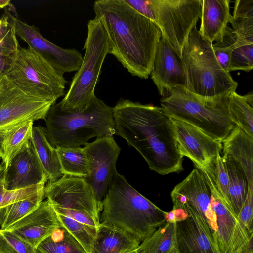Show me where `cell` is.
Returning a JSON list of instances; mask_svg holds the SVG:
<instances>
[{"instance_id":"cell-38","label":"cell","mask_w":253,"mask_h":253,"mask_svg":"<svg viewBox=\"0 0 253 253\" xmlns=\"http://www.w3.org/2000/svg\"><path fill=\"white\" fill-rule=\"evenodd\" d=\"M215 183L224 202L231 209L228 192L229 177L226 164L221 151L217 153L215 161Z\"/></svg>"},{"instance_id":"cell-16","label":"cell","mask_w":253,"mask_h":253,"mask_svg":"<svg viewBox=\"0 0 253 253\" xmlns=\"http://www.w3.org/2000/svg\"><path fill=\"white\" fill-rule=\"evenodd\" d=\"M150 75L163 97L168 96L174 88L185 87L186 76L181 58L162 35Z\"/></svg>"},{"instance_id":"cell-9","label":"cell","mask_w":253,"mask_h":253,"mask_svg":"<svg viewBox=\"0 0 253 253\" xmlns=\"http://www.w3.org/2000/svg\"><path fill=\"white\" fill-rule=\"evenodd\" d=\"M155 23L180 57L190 33L200 19L202 0H151Z\"/></svg>"},{"instance_id":"cell-21","label":"cell","mask_w":253,"mask_h":253,"mask_svg":"<svg viewBox=\"0 0 253 253\" xmlns=\"http://www.w3.org/2000/svg\"><path fill=\"white\" fill-rule=\"evenodd\" d=\"M141 242L132 234L115 226L100 223L91 253H124L137 249Z\"/></svg>"},{"instance_id":"cell-27","label":"cell","mask_w":253,"mask_h":253,"mask_svg":"<svg viewBox=\"0 0 253 253\" xmlns=\"http://www.w3.org/2000/svg\"><path fill=\"white\" fill-rule=\"evenodd\" d=\"M229 23L237 42L253 43V0H236Z\"/></svg>"},{"instance_id":"cell-15","label":"cell","mask_w":253,"mask_h":253,"mask_svg":"<svg viewBox=\"0 0 253 253\" xmlns=\"http://www.w3.org/2000/svg\"><path fill=\"white\" fill-rule=\"evenodd\" d=\"M10 17L16 35L56 70L64 74L79 70L83 59L79 51L59 47L44 38L34 26L28 25L11 13Z\"/></svg>"},{"instance_id":"cell-42","label":"cell","mask_w":253,"mask_h":253,"mask_svg":"<svg viewBox=\"0 0 253 253\" xmlns=\"http://www.w3.org/2000/svg\"><path fill=\"white\" fill-rule=\"evenodd\" d=\"M188 213L184 209L173 207L170 212H167L165 216L166 222L177 223L186 219Z\"/></svg>"},{"instance_id":"cell-30","label":"cell","mask_w":253,"mask_h":253,"mask_svg":"<svg viewBox=\"0 0 253 253\" xmlns=\"http://www.w3.org/2000/svg\"><path fill=\"white\" fill-rule=\"evenodd\" d=\"M55 148L63 175L88 177V164L84 147Z\"/></svg>"},{"instance_id":"cell-40","label":"cell","mask_w":253,"mask_h":253,"mask_svg":"<svg viewBox=\"0 0 253 253\" xmlns=\"http://www.w3.org/2000/svg\"><path fill=\"white\" fill-rule=\"evenodd\" d=\"M238 218L250 233H253V190L249 189Z\"/></svg>"},{"instance_id":"cell-41","label":"cell","mask_w":253,"mask_h":253,"mask_svg":"<svg viewBox=\"0 0 253 253\" xmlns=\"http://www.w3.org/2000/svg\"><path fill=\"white\" fill-rule=\"evenodd\" d=\"M125 2L138 13L155 22V14L151 0H125Z\"/></svg>"},{"instance_id":"cell-31","label":"cell","mask_w":253,"mask_h":253,"mask_svg":"<svg viewBox=\"0 0 253 253\" xmlns=\"http://www.w3.org/2000/svg\"><path fill=\"white\" fill-rule=\"evenodd\" d=\"M44 198V191L0 208V227L4 229L37 208Z\"/></svg>"},{"instance_id":"cell-6","label":"cell","mask_w":253,"mask_h":253,"mask_svg":"<svg viewBox=\"0 0 253 253\" xmlns=\"http://www.w3.org/2000/svg\"><path fill=\"white\" fill-rule=\"evenodd\" d=\"M230 95L203 99L177 87L161 99V107L169 117L191 125L222 143L235 126L228 112Z\"/></svg>"},{"instance_id":"cell-28","label":"cell","mask_w":253,"mask_h":253,"mask_svg":"<svg viewBox=\"0 0 253 253\" xmlns=\"http://www.w3.org/2000/svg\"><path fill=\"white\" fill-rule=\"evenodd\" d=\"M230 118L248 135L253 137V94L252 91L245 95L236 92L230 94L228 102Z\"/></svg>"},{"instance_id":"cell-44","label":"cell","mask_w":253,"mask_h":253,"mask_svg":"<svg viewBox=\"0 0 253 253\" xmlns=\"http://www.w3.org/2000/svg\"><path fill=\"white\" fill-rule=\"evenodd\" d=\"M10 0H0V8H4L10 4Z\"/></svg>"},{"instance_id":"cell-5","label":"cell","mask_w":253,"mask_h":253,"mask_svg":"<svg viewBox=\"0 0 253 253\" xmlns=\"http://www.w3.org/2000/svg\"><path fill=\"white\" fill-rule=\"evenodd\" d=\"M211 43L196 26L190 33L180 58L186 76L185 88L203 99H213L236 92L238 83L217 61Z\"/></svg>"},{"instance_id":"cell-13","label":"cell","mask_w":253,"mask_h":253,"mask_svg":"<svg viewBox=\"0 0 253 253\" xmlns=\"http://www.w3.org/2000/svg\"><path fill=\"white\" fill-rule=\"evenodd\" d=\"M84 148L88 164V175L86 179L102 211L103 200L117 172L116 165L121 148L113 136L96 138Z\"/></svg>"},{"instance_id":"cell-20","label":"cell","mask_w":253,"mask_h":253,"mask_svg":"<svg viewBox=\"0 0 253 253\" xmlns=\"http://www.w3.org/2000/svg\"><path fill=\"white\" fill-rule=\"evenodd\" d=\"M230 0H202L201 25L203 39L213 43L222 41L231 17Z\"/></svg>"},{"instance_id":"cell-2","label":"cell","mask_w":253,"mask_h":253,"mask_svg":"<svg viewBox=\"0 0 253 253\" xmlns=\"http://www.w3.org/2000/svg\"><path fill=\"white\" fill-rule=\"evenodd\" d=\"M108 35L110 52L132 75L147 79L161 36L158 26L125 0H99L93 4Z\"/></svg>"},{"instance_id":"cell-8","label":"cell","mask_w":253,"mask_h":253,"mask_svg":"<svg viewBox=\"0 0 253 253\" xmlns=\"http://www.w3.org/2000/svg\"><path fill=\"white\" fill-rule=\"evenodd\" d=\"M4 73L31 96L56 102L64 94L66 81L63 74L29 48L19 47Z\"/></svg>"},{"instance_id":"cell-24","label":"cell","mask_w":253,"mask_h":253,"mask_svg":"<svg viewBox=\"0 0 253 253\" xmlns=\"http://www.w3.org/2000/svg\"><path fill=\"white\" fill-rule=\"evenodd\" d=\"M33 124V121H29L0 133V158L5 168L30 141Z\"/></svg>"},{"instance_id":"cell-11","label":"cell","mask_w":253,"mask_h":253,"mask_svg":"<svg viewBox=\"0 0 253 253\" xmlns=\"http://www.w3.org/2000/svg\"><path fill=\"white\" fill-rule=\"evenodd\" d=\"M204 175L211 189V202L216 225L212 235L219 253H253V233L248 232L225 203L214 181L209 175Z\"/></svg>"},{"instance_id":"cell-26","label":"cell","mask_w":253,"mask_h":253,"mask_svg":"<svg viewBox=\"0 0 253 253\" xmlns=\"http://www.w3.org/2000/svg\"><path fill=\"white\" fill-rule=\"evenodd\" d=\"M137 250L138 253H176V223L165 222Z\"/></svg>"},{"instance_id":"cell-45","label":"cell","mask_w":253,"mask_h":253,"mask_svg":"<svg viewBox=\"0 0 253 253\" xmlns=\"http://www.w3.org/2000/svg\"><path fill=\"white\" fill-rule=\"evenodd\" d=\"M124 253H138L137 249H135V250H132V251H130L129 252H127Z\"/></svg>"},{"instance_id":"cell-34","label":"cell","mask_w":253,"mask_h":253,"mask_svg":"<svg viewBox=\"0 0 253 253\" xmlns=\"http://www.w3.org/2000/svg\"><path fill=\"white\" fill-rule=\"evenodd\" d=\"M236 37L232 28L227 27L222 41L212 44L215 58L219 65L226 72L230 73L229 67L231 54Z\"/></svg>"},{"instance_id":"cell-36","label":"cell","mask_w":253,"mask_h":253,"mask_svg":"<svg viewBox=\"0 0 253 253\" xmlns=\"http://www.w3.org/2000/svg\"><path fill=\"white\" fill-rule=\"evenodd\" d=\"M19 47L13 23L10 31L0 41V74L4 73L9 68Z\"/></svg>"},{"instance_id":"cell-37","label":"cell","mask_w":253,"mask_h":253,"mask_svg":"<svg viewBox=\"0 0 253 253\" xmlns=\"http://www.w3.org/2000/svg\"><path fill=\"white\" fill-rule=\"evenodd\" d=\"M4 182L0 183V208L12 203L24 200L44 191V184L26 188L8 190L5 189Z\"/></svg>"},{"instance_id":"cell-4","label":"cell","mask_w":253,"mask_h":253,"mask_svg":"<svg viewBox=\"0 0 253 253\" xmlns=\"http://www.w3.org/2000/svg\"><path fill=\"white\" fill-rule=\"evenodd\" d=\"M47 139L54 148H77L93 138L115 134L113 108L96 96L82 112L63 110L54 103L44 120Z\"/></svg>"},{"instance_id":"cell-10","label":"cell","mask_w":253,"mask_h":253,"mask_svg":"<svg viewBox=\"0 0 253 253\" xmlns=\"http://www.w3.org/2000/svg\"><path fill=\"white\" fill-rule=\"evenodd\" d=\"M54 102L31 96L0 74V133L29 121L45 120Z\"/></svg>"},{"instance_id":"cell-12","label":"cell","mask_w":253,"mask_h":253,"mask_svg":"<svg viewBox=\"0 0 253 253\" xmlns=\"http://www.w3.org/2000/svg\"><path fill=\"white\" fill-rule=\"evenodd\" d=\"M170 121L180 154L190 159L195 168L215 182V161L217 153L222 151V143L191 125L172 118Z\"/></svg>"},{"instance_id":"cell-35","label":"cell","mask_w":253,"mask_h":253,"mask_svg":"<svg viewBox=\"0 0 253 253\" xmlns=\"http://www.w3.org/2000/svg\"><path fill=\"white\" fill-rule=\"evenodd\" d=\"M0 253H36V249L11 231L0 229Z\"/></svg>"},{"instance_id":"cell-46","label":"cell","mask_w":253,"mask_h":253,"mask_svg":"<svg viewBox=\"0 0 253 253\" xmlns=\"http://www.w3.org/2000/svg\"><path fill=\"white\" fill-rule=\"evenodd\" d=\"M2 18H0V26H1V24H2Z\"/></svg>"},{"instance_id":"cell-33","label":"cell","mask_w":253,"mask_h":253,"mask_svg":"<svg viewBox=\"0 0 253 253\" xmlns=\"http://www.w3.org/2000/svg\"><path fill=\"white\" fill-rule=\"evenodd\" d=\"M253 68V43L236 41L231 54L229 72L242 70L249 72Z\"/></svg>"},{"instance_id":"cell-25","label":"cell","mask_w":253,"mask_h":253,"mask_svg":"<svg viewBox=\"0 0 253 253\" xmlns=\"http://www.w3.org/2000/svg\"><path fill=\"white\" fill-rule=\"evenodd\" d=\"M229 177V196L231 209L238 216L250 188L245 173L233 158L222 156Z\"/></svg>"},{"instance_id":"cell-39","label":"cell","mask_w":253,"mask_h":253,"mask_svg":"<svg viewBox=\"0 0 253 253\" xmlns=\"http://www.w3.org/2000/svg\"><path fill=\"white\" fill-rule=\"evenodd\" d=\"M55 212L62 214L81 223L97 228L99 220L84 211L52 206Z\"/></svg>"},{"instance_id":"cell-29","label":"cell","mask_w":253,"mask_h":253,"mask_svg":"<svg viewBox=\"0 0 253 253\" xmlns=\"http://www.w3.org/2000/svg\"><path fill=\"white\" fill-rule=\"evenodd\" d=\"M36 253H87L81 244L64 228L55 229L36 248Z\"/></svg>"},{"instance_id":"cell-17","label":"cell","mask_w":253,"mask_h":253,"mask_svg":"<svg viewBox=\"0 0 253 253\" xmlns=\"http://www.w3.org/2000/svg\"><path fill=\"white\" fill-rule=\"evenodd\" d=\"M48 180L44 169L30 140L10 161L5 168L4 186L8 190L45 184Z\"/></svg>"},{"instance_id":"cell-19","label":"cell","mask_w":253,"mask_h":253,"mask_svg":"<svg viewBox=\"0 0 253 253\" xmlns=\"http://www.w3.org/2000/svg\"><path fill=\"white\" fill-rule=\"evenodd\" d=\"M188 217L176 223V253H219L209 226L192 209Z\"/></svg>"},{"instance_id":"cell-3","label":"cell","mask_w":253,"mask_h":253,"mask_svg":"<svg viewBox=\"0 0 253 253\" xmlns=\"http://www.w3.org/2000/svg\"><path fill=\"white\" fill-rule=\"evenodd\" d=\"M100 223L118 227L141 242L165 222L166 212L116 172L102 201Z\"/></svg>"},{"instance_id":"cell-14","label":"cell","mask_w":253,"mask_h":253,"mask_svg":"<svg viewBox=\"0 0 253 253\" xmlns=\"http://www.w3.org/2000/svg\"><path fill=\"white\" fill-rule=\"evenodd\" d=\"M173 207L193 210L209 226L212 234L216 229V216L211 202L210 184L203 173L195 168L171 192Z\"/></svg>"},{"instance_id":"cell-7","label":"cell","mask_w":253,"mask_h":253,"mask_svg":"<svg viewBox=\"0 0 253 253\" xmlns=\"http://www.w3.org/2000/svg\"><path fill=\"white\" fill-rule=\"evenodd\" d=\"M85 49L81 66L76 72L65 97L59 103L61 108L69 112H82L95 96L94 89L103 63L109 53L107 32L100 18L96 16L87 24Z\"/></svg>"},{"instance_id":"cell-22","label":"cell","mask_w":253,"mask_h":253,"mask_svg":"<svg viewBox=\"0 0 253 253\" xmlns=\"http://www.w3.org/2000/svg\"><path fill=\"white\" fill-rule=\"evenodd\" d=\"M222 156L235 160L243 168L250 189L253 190V137L235 126L222 141Z\"/></svg>"},{"instance_id":"cell-18","label":"cell","mask_w":253,"mask_h":253,"mask_svg":"<svg viewBox=\"0 0 253 253\" xmlns=\"http://www.w3.org/2000/svg\"><path fill=\"white\" fill-rule=\"evenodd\" d=\"M61 227L57 214L48 200L25 217L4 229L16 235L36 249L42 241Z\"/></svg>"},{"instance_id":"cell-32","label":"cell","mask_w":253,"mask_h":253,"mask_svg":"<svg viewBox=\"0 0 253 253\" xmlns=\"http://www.w3.org/2000/svg\"><path fill=\"white\" fill-rule=\"evenodd\" d=\"M56 214L61 226L81 244L87 253H91L97 228L81 223L65 215Z\"/></svg>"},{"instance_id":"cell-23","label":"cell","mask_w":253,"mask_h":253,"mask_svg":"<svg viewBox=\"0 0 253 253\" xmlns=\"http://www.w3.org/2000/svg\"><path fill=\"white\" fill-rule=\"evenodd\" d=\"M31 141L44 169L49 182H54L63 174L57 150L49 143L45 127H33Z\"/></svg>"},{"instance_id":"cell-43","label":"cell","mask_w":253,"mask_h":253,"mask_svg":"<svg viewBox=\"0 0 253 253\" xmlns=\"http://www.w3.org/2000/svg\"><path fill=\"white\" fill-rule=\"evenodd\" d=\"M5 166L3 163L0 165V183L4 182Z\"/></svg>"},{"instance_id":"cell-1","label":"cell","mask_w":253,"mask_h":253,"mask_svg":"<svg viewBox=\"0 0 253 253\" xmlns=\"http://www.w3.org/2000/svg\"><path fill=\"white\" fill-rule=\"evenodd\" d=\"M115 134L142 155L160 175L184 170L170 118L161 107L121 99L113 108Z\"/></svg>"}]
</instances>
